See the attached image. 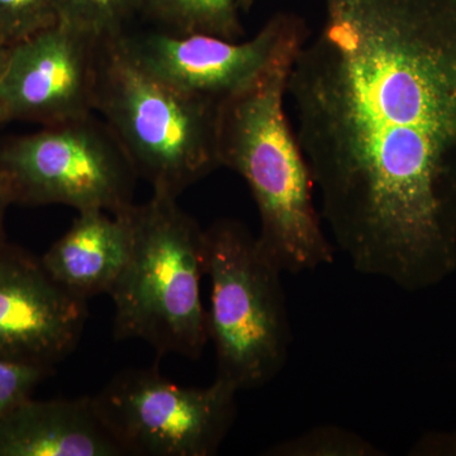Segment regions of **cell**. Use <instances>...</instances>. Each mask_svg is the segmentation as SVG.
I'll list each match as a JSON object with an SVG mask.
<instances>
[{
	"instance_id": "6da1fadb",
	"label": "cell",
	"mask_w": 456,
	"mask_h": 456,
	"mask_svg": "<svg viewBox=\"0 0 456 456\" xmlns=\"http://www.w3.org/2000/svg\"><path fill=\"white\" fill-rule=\"evenodd\" d=\"M288 77L321 218L407 292L456 272V0H322Z\"/></svg>"
},
{
	"instance_id": "7a4b0ae2",
	"label": "cell",
	"mask_w": 456,
	"mask_h": 456,
	"mask_svg": "<svg viewBox=\"0 0 456 456\" xmlns=\"http://www.w3.org/2000/svg\"><path fill=\"white\" fill-rule=\"evenodd\" d=\"M301 47L284 51L218 108L221 167L235 171L250 188L260 218L257 245L290 274L335 259L314 206L310 167L285 113L288 77Z\"/></svg>"
},
{
	"instance_id": "3957f363",
	"label": "cell",
	"mask_w": 456,
	"mask_h": 456,
	"mask_svg": "<svg viewBox=\"0 0 456 456\" xmlns=\"http://www.w3.org/2000/svg\"><path fill=\"white\" fill-rule=\"evenodd\" d=\"M130 254L110 296L117 340H142L159 355L200 359L209 341L200 296L206 230L176 198L152 193L127 211Z\"/></svg>"
},
{
	"instance_id": "277c9868",
	"label": "cell",
	"mask_w": 456,
	"mask_h": 456,
	"mask_svg": "<svg viewBox=\"0 0 456 456\" xmlns=\"http://www.w3.org/2000/svg\"><path fill=\"white\" fill-rule=\"evenodd\" d=\"M218 108L220 103L188 94L149 73L117 40L104 42L95 113L152 193L178 200L221 167Z\"/></svg>"
},
{
	"instance_id": "5b68a950",
	"label": "cell",
	"mask_w": 456,
	"mask_h": 456,
	"mask_svg": "<svg viewBox=\"0 0 456 456\" xmlns=\"http://www.w3.org/2000/svg\"><path fill=\"white\" fill-rule=\"evenodd\" d=\"M206 242L207 318L217 378L239 392L263 388L283 370L293 340L283 272L240 222H215L206 230Z\"/></svg>"
},
{
	"instance_id": "8992f818",
	"label": "cell",
	"mask_w": 456,
	"mask_h": 456,
	"mask_svg": "<svg viewBox=\"0 0 456 456\" xmlns=\"http://www.w3.org/2000/svg\"><path fill=\"white\" fill-rule=\"evenodd\" d=\"M136 171L94 113L0 142V180L11 204H64L118 215L134 206Z\"/></svg>"
},
{
	"instance_id": "52a82bcc",
	"label": "cell",
	"mask_w": 456,
	"mask_h": 456,
	"mask_svg": "<svg viewBox=\"0 0 456 456\" xmlns=\"http://www.w3.org/2000/svg\"><path fill=\"white\" fill-rule=\"evenodd\" d=\"M237 389L180 387L156 368L121 371L94 395L126 455L213 456L235 424Z\"/></svg>"
},
{
	"instance_id": "ba28073f",
	"label": "cell",
	"mask_w": 456,
	"mask_h": 456,
	"mask_svg": "<svg viewBox=\"0 0 456 456\" xmlns=\"http://www.w3.org/2000/svg\"><path fill=\"white\" fill-rule=\"evenodd\" d=\"M307 26L293 13H278L251 40L176 35L154 29L116 38L141 68L188 94L222 103L244 89L284 51L303 46Z\"/></svg>"
},
{
	"instance_id": "9c48e42d",
	"label": "cell",
	"mask_w": 456,
	"mask_h": 456,
	"mask_svg": "<svg viewBox=\"0 0 456 456\" xmlns=\"http://www.w3.org/2000/svg\"><path fill=\"white\" fill-rule=\"evenodd\" d=\"M104 42L57 22L9 47L0 88L3 123L50 126L95 113Z\"/></svg>"
},
{
	"instance_id": "30bf717a",
	"label": "cell",
	"mask_w": 456,
	"mask_h": 456,
	"mask_svg": "<svg viewBox=\"0 0 456 456\" xmlns=\"http://www.w3.org/2000/svg\"><path fill=\"white\" fill-rule=\"evenodd\" d=\"M50 277L41 259L0 248V356L53 367L82 338L88 305Z\"/></svg>"
},
{
	"instance_id": "8fae6325",
	"label": "cell",
	"mask_w": 456,
	"mask_h": 456,
	"mask_svg": "<svg viewBox=\"0 0 456 456\" xmlns=\"http://www.w3.org/2000/svg\"><path fill=\"white\" fill-rule=\"evenodd\" d=\"M0 456H126L94 397L29 398L0 421Z\"/></svg>"
},
{
	"instance_id": "7c38bea8",
	"label": "cell",
	"mask_w": 456,
	"mask_h": 456,
	"mask_svg": "<svg viewBox=\"0 0 456 456\" xmlns=\"http://www.w3.org/2000/svg\"><path fill=\"white\" fill-rule=\"evenodd\" d=\"M127 211L79 212L68 232L41 257L50 277L66 292L86 301L110 294L130 254Z\"/></svg>"
},
{
	"instance_id": "4fadbf2b",
	"label": "cell",
	"mask_w": 456,
	"mask_h": 456,
	"mask_svg": "<svg viewBox=\"0 0 456 456\" xmlns=\"http://www.w3.org/2000/svg\"><path fill=\"white\" fill-rule=\"evenodd\" d=\"M142 13L160 31L237 41L244 33L237 0H143Z\"/></svg>"
},
{
	"instance_id": "5bb4252c",
	"label": "cell",
	"mask_w": 456,
	"mask_h": 456,
	"mask_svg": "<svg viewBox=\"0 0 456 456\" xmlns=\"http://www.w3.org/2000/svg\"><path fill=\"white\" fill-rule=\"evenodd\" d=\"M143 12V0H61L59 22L101 41L116 40Z\"/></svg>"
},
{
	"instance_id": "9a60e30c",
	"label": "cell",
	"mask_w": 456,
	"mask_h": 456,
	"mask_svg": "<svg viewBox=\"0 0 456 456\" xmlns=\"http://www.w3.org/2000/svg\"><path fill=\"white\" fill-rule=\"evenodd\" d=\"M266 456H384L379 446L335 425H321L292 439L281 441L263 452Z\"/></svg>"
},
{
	"instance_id": "2e32d148",
	"label": "cell",
	"mask_w": 456,
	"mask_h": 456,
	"mask_svg": "<svg viewBox=\"0 0 456 456\" xmlns=\"http://www.w3.org/2000/svg\"><path fill=\"white\" fill-rule=\"evenodd\" d=\"M61 0H0V46L11 47L56 25Z\"/></svg>"
},
{
	"instance_id": "e0dca14e",
	"label": "cell",
	"mask_w": 456,
	"mask_h": 456,
	"mask_svg": "<svg viewBox=\"0 0 456 456\" xmlns=\"http://www.w3.org/2000/svg\"><path fill=\"white\" fill-rule=\"evenodd\" d=\"M53 367L0 356V421L31 398L36 387L49 378Z\"/></svg>"
},
{
	"instance_id": "ac0fdd59",
	"label": "cell",
	"mask_w": 456,
	"mask_h": 456,
	"mask_svg": "<svg viewBox=\"0 0 456 456\" xmlns=\"http://www.w3.org/2000/svg\"><path fill=\"white\" fill-rule=\"evenodd\" d=\"M410 456H456V430L428 431L407 452Z\"/></svg>"
},
{
	"instance_id": "d6986e66",
	"label": "cell",
	"mask_w": 456,
	"mask_h": 456,
	"mask_svg": "<svg viewBox=\"0 0 456 456\" xmlns=\"http://www.w3.org/2000/svg\"><path fill=\"white\" fill-rule=\"evenodd\" d=\"M8 206H11V202H9V198L7 196V191H5L4 185H3L2 180H0V248L8 242L4 230V216Z\"/></svg>"
},
{
	"instance_id": "ffe728a7",
	"label": "cell",
	"mask_w": 456,
	"mask_h": 456,
	"mask_svg": "<svg viewBox=\"0 0 456 456\" xmlns=\"http://www.w3.org/2000/svg\"><path fill=\"white\" fill-rule=\"evenodd\" d=\"M8 55L9 47L0 46V88H2L3 75H4L5 66H7ZM2 110H0V125H2Z\"/></svg>"
},
{
	"instance_id": "44dd1931",
	"label": "cell",
	"mask_w": 456,
	"mask_h": 456,
	"mask_svg": "<svg viewBox=\"0 0 456 456\" xmlns=\"http://www.w3.org/2000/svg\"><path fill=\"white\" fill-rule=\"evenodd\" d=\"M256 0H237V5H239L240 11L248 12Z\"/></svg>"
}]
</instances>
